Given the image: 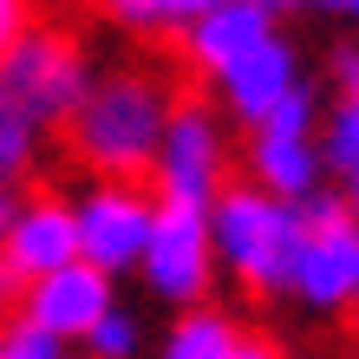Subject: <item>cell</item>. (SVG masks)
Instances as JSON below:
<instances>
[{"mask_svg":"<svg viewBox=\"0 0 359 359\" xmlns=\"http://www.w3.org/2000/svg\"><path fill=\"white\" fill-rule=\"evenodd\" d=\"M86 86H92L86 53L59 33H27L0 59V183L27 170L33 137L46 124H66Z\"/></svg>","mask_w":359,"mask_h":359,"instance_id":"1","label":"cell"},{"mask_svg":"<svg viewBox=\"0 0 359 359\" xmlns=\"http://www.w3.org/2000/svg\"><path fill=\"white\" fill-rule=\"evenodd\" d=\"M170 86L151 72H111L92 79L86 98L72 104V151L79 163H92L104 183H137V170H151L163 118H170Z\"/></svg>","mask_w":359,"mask_h":359,"instance_id":"2","label":"cell"},{"mask_svg":"<svg viewBox=\"0 0 359 359\" xmlns=\"http://www.w3.org/2000/svg\"><path fill=\"white\" fill-rule=\"evenodd\" d=\"M209 222V255H216L242 287L255 294H287V274H294V248H301V209L294 203H274L262 189H222L216 203L203 209Z\"/></svg>","mask_w":359,"mask_h":359,"instance_id":"3","label":"cell"},{"mask_svg":"<svg viewBox=\"0 0 359 359\" xmlns=\"http://www.w3.org/2000/svg\"><path fill=\"white\" fill-rule=\"evenodd\" d=\"M287 294L313 313H346L359 294V216L333 189L301 203V248H294Z\"/></svg>","mask_w":359,"mask_h":359,"instance_id":"4","label":"cell"},{"mask_svg":"<svg viewBox=\"0 0 359 359\" xmlns=\"http://www.w3.org/2000/svg\"><path fill=\"white\" fill-rule=\"evenodd\" d=\"M151 177H157L163 209H209L229 189V137L209 104H170Z\"/></svg>","mask_w":359,"mask_h":359,"instance_id":"5","label":"cell"},{"mask_svg":"<svg viewBox=\"0 0 359 359\" xmlns=\"http://www.w3.org/2000/svg\"><path fill=\"white\" fill-rule=\"evenodd\" d=\"M157 203L144 196L137 183H98L72 203V236H79V262L98 268L104 281L131 274L144 255V236H151Z\"/></svg>","mask_w":359,"mask_h":359,"instance_id":"6","label":"cell"},{"mask_svg":"<svg viewBox=\"0 0 359 359\" xmlns=\"http://www.w3.org/2000/svg\"><path fill=\"white\" fill-rule=\"evenodd\" d=\"M137 274L157 301L170 307H203L209 294V274H216V255H209V222L203 209H163L151 216V236H144V255H137Z\"/></svg>","mask_w":359,"mask_h":359,"instance_id":"7","label":"cell"},{"mask_svg":"<svg viewBox=\"0 0 359 359\" xmlns=\"http://www.w3.org/2000/svg\"><path fill=\"white\" fill-rule=\"evenodd\" d=\"M111 301H118L111 281H104L98 268L72 262V268H53V274H39V281H27V294H20V327L39 333V340H53V346H79Z\"/></svg>","mask_w":359,"mask_h":359,"instance_id":"8","label":"cell"},{"mask_svg":"<svg viewBox=\"0 0 359 359\" xmlns=\"http://www.w3.org/2000/svg\"><path fill=\"white\" fill-rule=\"evenodd\" d=\"M79 262V236H72V203L59 196H33V203H13L7 229H0V274L7 281H39L53 268H72Z\"/></svg>","mask_w":359,"mask_h":359,"instance_id":"9","label":"cell"},{"mask_svg":"<svg viewBox=\"0 0 359 359\" xmlns=\"http://www.w3.org/2000/svg\"><path fill=\"white\" fill-rule=\"evenodd\" d=\"M301 79H307L301 46H294V39H281V33H268L255 53H242L229 72H216V92H222V104H229L242 124H262L274 104L301 86Z\"/></svg>","mask_w":359,"mask_h":359,"instance_id":"10","label":"cell"},{"mask_svg":"<svg viewBox=\"0 0 359 359\" xmlns=\"http://www.w3.org/2000/svg\"><path fill=\"white\" fill-rule=\"evenodd\" d=\"M274 33V13H262L255 0H216L203 20H189L183 27V46H189V59L216 79V72H229L242 53H255L262 39Z\"/></svg>","mask_w":359,"mask_h":359,"instance_id":"11","label":"cell"},{"mask_svg":"<svg viewBox=\"0 0 359 359\" xmlns=\"http://www.w3.org/2000/svg\"><path fill=\"white\" fill-rule=\"evenodd\" d=\"M248 177H255L248 189H262V196H274V203H294V209L327 189V170H320L313 137H274V131H255V144H248Z\"/></svg>","mask_w":359,"mask_h":359,"instance_id":"12","label":"cell"},{"mask_svg":"<svg viewBox=\"0 0 359 359\" xmlns=\"http://www.w3.org/2000/svg\"><path fill=\"white\" fill-rule=\"evenodd\" d=\"M236 320L229 313H216V307H189V313H177V327L163 333V346H157V359H236Z\"/></svg>","mask_w":359,"mask_h":359,"instance_id":"13","label":"cell"},{"mask_svg":"<svg viewBox=\"0 0 359 359\" xmlns=\"http://www.w3.org/2000/svg\"><path fill=\"white\" fill-rule=\"evenodd\" d=\"M313 151H320V170H327V177H340V183L353 189V177H359V92L333 98L327 111H320Z\"/></svg>","mask_w":359,"mask_h":359,"instance_id":"14","label":"cell"},{"mask_svg":"<svg viewBox=\"0 0 359 359\" xmlns=\"http://www.w3.org/2000/svg\"><path fill=\"white\" fill-rule=\"evenodd\" d=\"M79 346H86V359H137L144 353V327H137V313L124 307V301H111Z\"/></svg>","mask_w":359,"mask_h":359,"instance_id":"15","label":"cell"},{"mask_svg":"<svg viewBox=\"0 0 359 359\" xmlns=\"http://www.w3.org/2000/svg\"><path fill=\"white\" fill-rule=\"evenodd\" d=\"M216 0H111V13L124 20V27H137V33H163V27H189V20H203Z\"/></svg>","mask_w":359,"mask_h":359,"instance_id":"16","label":"cell"},{"mask_svg":"<svg viewBox=\"0 0 359 359\" xmlns=\"http://www.w3.org/2000/svg\"><path fill=\"white\" fill-rule=\"evenodd\" d=\"M320 111H327V104H320V86H313V79H301V86L274 104L255 131H274V137H313V131H320Z\"/></svg>","mask_w":359,"mask_h":359,"instance_id":"17","label":"cell"},{"mask_svg":"<svg viewBox=\"0 0 359 359\" xmlns=\"http://www.w3.org/2000/svg\"><path fill=\"white\" fill-rule=\"evenodd\" d=\"M0 359H86V353H66V346H53V340H39V333L27 327H0Z\"/></svg>","mask_w":359,"mask_h":359,"instance_id":"18","label":"cell"},{"mask_svg":"<svg viewBox=\"0 0 359 359\" xmlns=\"http://www.w3.org/2000/svg\"><path fill=\"white\" fill-rule=\"evenodd\" d=\"M27 39V0H0V59Z\"/></svg>","mask_w":359,"mask_h":359,"instance_id":"19","label":"cell"},{"mask_svg":"<svg viewBox=\"0 0 359 359\" xmlns=\"http://www.w3.org/2000/svg\"><path fill=\"white\" fill-rule=\"evenodd\" d=\"M333 79H340V86H346V92L359 86V53H353V39H346V46H340V53H333Z\"/></svg>","mask_w":359,"mask_h":359,"instance_id":"20","label":"cell"},{"mask_svg":"<svg viewBox=\"0 0 359 359\" xmlns=\"http://www.w3.org/2000/svg\"><path fill=\"white\" fill-rule=\"evenodd\" d=\"M236 359H287V353H274L268 340H236Z\"/></svg>","mask_w":359,"mask_h":359,"instance_id":"21","label":"cell"},{"mask_svg":"<svg viewBox=\"0 0 359 359\" xmlns=\"http://www.w3.org/2000/svg\"><path fill=\"white\" fill-rule=\"evenodd\" d=\"M307 7H320V13H333V20H353L359 0H307Z\"/></svg>","mask_w":359,"mask_h":359,"instance_id":"22","label":"cell"},{"mask_svg":"<svg viewBox=\"0 0 359 359\" xmlns=\"http://www.w3.org/2000/svg\"><path fill=\"white\" fill-rule=\"evenodd\" d=\"M262 13H281V7H307V0H255Z\"/></svg>","mask_w":359,"mask_h":359,"instance_id":"23","label":"cell"},{"mask_svg":"<svg viewBox=\"0 0 359 359\" xmlns=\"http://www.w3.org/2000/svg\"><path fill=\"white\" fill-rule=\"evenodd\" d=\"M13 203H20L13 189H0V229H7V216H13Z\"/></svg>","mask_w":359,"mask_h":359,"instance_id":"24","label":"cell"},{"mask_svg":"<svg viewBox=\"0 0 359 359\" xmlns=\"http://www.w3.org/2000/svg\"><path fill=\"white\" fill-rule=\"evenodd\" d=\"M7 287H13V281H7V274H0V307H7Z\"/></svg>","mask_w":359,"mask_h":359,"instance_id":"25","label":"cell"},{"mask_svg":"<svg viewBox=\"0 0 359 359\" xmlns=\"http://www.w3.org/2000/svg\"><path fill=\"white\" fill-rule=\"evenodd\" d=\"M0 189H7V183H0Z\"/></svg>","mask_w":359,"mask_h":359,"instance_id":"26","label":"cell"}]
</instances>
